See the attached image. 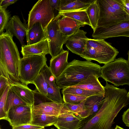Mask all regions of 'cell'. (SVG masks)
I'll return each mask as SVG.
<instances>
[{
  "mask_svg": "<svg viewBox=\"0 0 129 129\" xmlns=\"http://www.w3.org/2000/svg\"><path fill=\"white\" fill-rule=\"evenodd\" d=\"M104 102L97 113L83 123L79 129H112L114 120L123 108L129 104V92L106 81Z\"/></svg>",
  "mask_w": 129,
  "mask_h": 129,
  "instance_id": "obj_1",
  "label": "cell"
},
{
  "mask_svg": "<svg viewBox=\"0 0 129 129\" xmlns=\"http://www.w3.org/2000/svg\"><path fill=\"white\" fill-rule=\"evenodd\" d=\"M13 37L7 31L0 35V76L7 78L10 84L20 82L21 58Z\"/></svg>",
  "mask_w": 129,
  "mask_h": 129,
  "instance_id": "obj_2",
  "label": "cell"
},
{
  "mask_svg": "<svg viewBox=\"0 0 129 129\" xmlns=\"http://www.w3.org/2000/svg\"><path fill=\"white\" fill-rule=\"evenodd\" d=\"M101 67L90 61L74 59L68 62L61 75L55 79L60 89L76 85L93 76L101 77Z\"/></svg>",
  "mask_w": 129,
  "mask_h": 129,
  "instance_id": "obj_3",
  "label": "cell"
},
{
  "mask_svg": "<svg viewBox=\"0 0 129 129\" xmlns=\"http://www.w3.org/2000/svg\"><path fill=\"white\" fill-rule=\"evenodd\" d=\"M118 50L104 40L88 38L86 49L80 56L86 60L96 61L104 64L114 61Z\"/></svg>",
  "mask_w": 129,
  "mask_h": 129,
  "instance_id": "obj_4",
  "label": "cell"
},
{
  "mask_svg": "<svg viewBox=\"0 0 129 129\" xmlns=\"http://www.w3.org/2000/svg\"><path fill=\"white\" fill-rule=\"evenodd\" d=\"M101 77L106 81L118 87L129 85L128 60L120 57L101 67Z\"/></svg>",
  "mask_w": 129,
  "mask_h": 129,
  "instance_id": "obj_5",
  "label": "cell"
},
{
  "mask_svg": "<svg viewBox=\"0 0 129 129\" xmlns=\"http://www.w3.org/2000/svg\"><path fill=\"white\" fill-rule=\"evenodd\" d=\"M47 61L46 56L41 55L21 58L19 66L20 82L26 85L32 84Z\"/></svg>",
  "mask_w": 129,
  "mask_h": 129,
  "instance_id": "obj_6",
  "label": "cell"
},
{
  "mask_svg": "<svg viewBox=\"0 0 129 129\" xmlns=\"http://www.w3.org/2000/svg\"><path fill=\"white\" fill-rule=\"evenodd\" d=\"M53 9L49 0H39L33 6L28 14L27 30L35 24L39 23L45 31L49 24L54 17Z\"/></svg>",
  "mask_w": 129,
  "mask_h": 129,
  "instance_id": "obj_7",
  "label": "cell"
},
{
  "mask_svg": "<svg viewBox=\"0 0 129 129\" xmlns=\"http://www.w3.org/2000/svg\"><path fill=\"white\" fill-rule=\"evenodd\" d=\"M60 16L58 14L49 24L45 31L50 49L51 58L58 55L64 50L63 46L66 40L57 24Z\"/></svg>",
  "mask_w": 129,
  "mask_h": 129,
  "instance_id": "obj_8",
  "label": "cell"
},
{
  "mask_svg": "<svg viewBox=\"0 0 129 129\" xmlns=\"http://www.w3.org/2000/svg\"><path fill=\"white\" fill-rule=\"evenodd\" d=\"M100 14L98 27H106L129 21V15L116 11L112 8L106 0H98Z\"/></svg>",
  "mask_w": 129,
  "mask_h": 129,
  "instance_id": "obj_9",
  "label": "cell"
},
{
  "mask_svg": "<svg viewBox=\"0 0 129 129\" xmlns=\"http://www.w3.org/2000/svg\"><path fill=\"white\" fill-rule=\"evenodd\" d=\"M92 36L95 39H105L119 37H129V21L107 27H97Z\"/></svg>",
  "mask_w": 129,
  "mask_h": 129,
  "instance_id": "obj_10",
  "label": "cell"
},
{
  "mask_svg": "<svg viewBox=\"0 0 129 129\" xmlns=\"http://www.w3.org/2000/svg\"><path fill=\"white\" fill-rule=\"evenodd\" d=\"M32 107L19 105L11 108L7 113L8 121L12 127L30 124L32 118Z\"/></svg>",
  "mask_w": 129,
  "mask_h": 129,
  "instance_id": "obj_11",
  "label": "cell"
},
{
  "mask_svg": "<svg viewBox=\"0 0 129 129\" xmlns=\"http://www.w3.org/2000/svg\"><path fill=\"white\" fill-rule=\"evenodd\" d=\"M54 125L58 129H79L82 126L83 120L63 106Z\"/></svg>",
  "mask_w": 129,
  "mask_h": 129,
  "instance_id": "obj_12",
  "label": "cell"
},
{
  "mask_svg": "<svg viewBox=\"0 0 129 129\" xmlns=\"http://www.w3.org/2000/svg\"><path fill=\"white\" fill-rule=\"evenodd\" d=\"M86 33V31L79 29L67 39L65 43L66 47L73 53L80 56L86 48L88 38Z\"/></svg>",
  "mask_w": 129,
  "mask_h": 129,
  "instance_id": "obj_13",
  "label": "cell"
},
{
  "mask_svg": "<svg viewBox=\"0 0 129 129\" xmlns=\"http://www.w3.org/2000/svg\"><path fill=\"white\" fill-rule=\"evenodd\" d=\"M5 30L13 36H15L22 46L25 45L24 40L27 31V25L26 22H21L18 16L15 15L10 18Z\"/></svg>",
  "mask_w": 129,
  "mask_h": 129,
  "instance_id": "obj_14",
  "label": "cell"
},
{
  "mask_svg": "<svg viewBox=\"0 0 129 129\" xmlns=\"http://www.w3.org/2000/svg\"><path fill=\"white\" fill-rule=\"evenodd\" d=\"M61 17H62L60 18V16L58 18L57 24L60 31L65 39L66 41L69 36L76 32L80 27L86 25L85 24L71 18Z\"/></svg>",
  "mask_w": 129,
  "mask_h": 129,
  "instance_id": "obj_15",
  "label": "cell"
},
{
  "mask_svg": "<svg viewBox=\"0 0 129 129\" xmlns=\"http://www.w3.org/2000/svg\"><path fill=\"white\" fill-rule=\"evenodd\" d=\"M21 52L23 57L35 55L46 56L50 54L48 42L47 39L29 45L22 46Z\"/></svg>",
  "mask_w": 129,
  "mask_h": 129,
  "instance_id": "obj_16",
  "label": "cell"
},
{
  "mask_svg": "<svg viewBox=\"0 0 129 129\" xmlns=\"http://www.w3.org/2000/svg\"><path fill=\"white\" fill-rule=\"evenodd\" d=\"M69 52L63 50L58 55L50 60L49 68L55 79L62 73L67 65Z\"/></svg>",
  "mask_w": 129,
  "mask_h": 129,
  "instance_id": "obj_17",
  "label": "cell"
},
{
  "mask_svg": "<svg viewBox=\"0 0 129 129\" xmlns=\"http://www.w3.org/2000/svg\"><path fill=\"white\" fill-rule=\"evenodd\" d=\"M104 94H100L87 97L84 105L88 112V116L83 120V123L95 116L102 107L105 100Z\"/></svg>",
  "mask_w": 129,
  "mask_h": 129,
  "instance_id": "obj_18",
  "label": "cell"
},
{
  "mask_svg": "<svg viewBox=\"0 0 129 129\" xmlns=\"http://www.w3.org/2000/svg\"><path fill=\"white\" fill-rule=\"evenodd\" d=\"M63 103L55 102L42 103L32 107V112L36 114L58 117L63 106Z\"/></svg>",
  "mask_w": 129,
  "mask_h": 129,
  "instance_id": "obj_19",
  "label": "cell"
},
{
  "mask_svg": "<svg viewBox=\"0 0 129 129\" xmlns=\"http://www.w3.org/2000/svg\"><path fill=\"white\" fill-rule=\"evenodd\" d=\"M11 90L28 105H34V90H32L27 86L20 82L10 84Z\"/></svg>",
  "mask_w": 129,
  "mask_h": 129,
  "instance_id": "obj_20",
  "label": "cell"
},
{
  "mask_svg": "<svg viewBox=\"0 0 129 129\" xmlns=\"http://www.w3.org/2000/svg\"><path fill=\"white\" fill-rule=\"evenodd\" d=\"M52 74L46 63L32 83L35 86L37 91L46 96L48 80Z\"/></svg>",
  "mask_w": 129,
  "mask_h": 129,
  "instance_id": "obj_21",
  "label": "cell"
},
{
  "mask_svg": "<svg viewBox=\"0 0 129 129\" xmlns=\"http://www.w3.org/2000/svg\"><path fill=\"white\" fill-rule=\"evenodd\" d=\"M94 0H60L58 12L86 10Z\"/></svg>",
  "mask_w": 129,
  "mask_h": 129,
  "instance_id": "obj_22",
  "label": "cell"
},
{
  "mask_svg": "<svg viewBox=\"0 0 129 129\" xmlns=\"http://www.w3.org/2000/svg\"><path fill=\"white\" fill-rule=\"evenodd\" d=\"M96 76L88 78L76 85L72 87L78 88L100 94L105 93L104 86L101 84Z\"/></svg>",
  "mask_w": 129,
  "mask_h": 129,
  "instance_id": "obj_23",
  "label": "cell"
},
{
  "mask_svg": "<svg viewBox=\"0 0 129 129\" xmlns=\"http://www.w3.org/2000/svg\"><path fill=\"white\" fill-rule=\"evenodd\" d=\"M27 45L34 44L47 39L45 31L39 23L34 24L29 30L26 35Z\"/></svg>",
  "mask_w": 129,
  "mask_h": 129,
  "instance_id": "obj_24",
  "label": "cell"
},
{
  "mask_svg": "<svg viewBox=\"0 0 129 129\" xmlns=\"http://www.w3.org/2000/svg\"><path fill=\"white\" fill-rule=\"evenodd\" d=\"M56 116L32 113V118L30 124L37 126L45 127L54 125L57 121Z\"/></svg>",
  "mask_w": 129,
  "mask_h": 129,
  "instance_id": "obj_25",
  "label": "cell"
},
{
  "mask_svg": "<svg viewBox=\"0 0 129 129\" xmlns=\"http://www.w3.org/2000/svg\"><path fill=\"white\" fill-rule=\"evenodd\" d=\"M60 89L56 84L55 78L52 74L48 80L47 96L54 102L63 103L60 91Z\"/></svg>",
  "mask_w": 129,
  "mask_h": 129,
  "instance_id": "obj_26",
  "label": "cell"
},
{
  "mask_svg": "<svg viewBox=\"0 0 129 129\" xmlns=\"http://www.w3.org/2000/svg\"><path fill=\"white\" fill-rule=\"evenodd\" d=\"M86 12L89 19L91 27L94 31L98 27L99 19L100 9L98 0H94L86 9Z\"/></svg>",
  "mask_w": 129,
  "mask_h": 129,
  "instance_id": "obj_27",
  "label": "cell"
},
{
  "mask_svg": "<svg viewBox=\"0 0 129 129\" xmlns=\"http://www.w3.org/2000/svg\"><path fill=\"white\" fill-rule=\"evenodd\" d=\"M86 10L58 12V14L61 16L70 17L83 23L86 25L91 26Z\"/></svg>",
  "mask_w": 129,
  "mask_h": 129,
  "instance_id": "obj_28",
  "label": "cell"
},
{
  "mask_svg": "<svg viewBox=\"0 0 129 129\" xmlns=\"http://www.w3.org/2000/svg\"><path fill=\"white\" fill-rule=\"evenodd\" d=\"M19 105H28L22 100L10 88L6 97L5 111L7 113L11 108Z\"/></svg>",
  "mask_w": 129,
  "mask_h": 129,
  "instance_id": "obj_29",
  "label": "cell"
},
{
  "mask_svg": "<svg viewBox=\"0 0 129 129\" xmlns=\"http://www.w3.org/2000/svg\"><path fill=\"white\" fill-rule=\"evenodd\" d=\"M85 100L78 104H73L64 103V104L69 111L75 113L83 120L87 118L88 116V111L84 106Z\"/></svg>",
  "mask_w": 129,
  "mask_h": 129,
  "instance_id": "obj_30",
  "label": "cell"
},
{
  "mask_svg": "<svg viewBox=\"0 0 129 129\" xmlns=\"http://www.w3.org/2000/svg\"><path fill=\"white\" fill-rule=\"evenodd\" d=\"M61 91L62 94H70L87 97L100 94L72 86L63 88Z\"/></svg>",
  "mask_w": 129,
  "mask_h": 129,
  "instance_id": "obj_31",
  "label": "cell"
},
{
  "mask_svg": "<svg viewBox=\"0 0 129 129\" xmlns=\"http://www.w3.org/2000/svg\"><path fill=\"white\" fill-rule=\"evenodd\" d=\"M62 99L64 103L73 104H80L87 97L68 93H63Z\"/></svg>",
  "mask_w": 129,
  "mask_h": 129,
  "instance_id": "obj_32",
  "label": "cell"
},
{
  "mask_svg": "<svg viewBox=\"0 0 129 129\" xmlns=\"http://www.w3.org/2000/svg\"><path fill=\"white\" fill-rule=\"evenodd\" d=\"M10 88V85H8L0 96V120H8L7 115L5 111V105L7 93Z\"/></svg>",
  "mask_w": 129,
  "mask_h": 129,
  "instance_id": "obj_33",
  "label": "cell"
},
{
  "mask_svg": "<svg viewBox=\"0 0 129 129\" xmlns=\"http://www.w3.org/2000/svg\"><path fill=\"white\" fill-rule=\"evenodd\" d=\"M10 17L8 11L0 6V35L4 33Z\"/></svg>",
  "mask_w": 129,
  "mask_h": 129,
  "instance_id": "obj_34",
  "label": "cell"
},
{
  "mask_svg": "<svg viewBox=\"0 0 129 129\" xmlns=\"http://www.w3.org/2000/svg\"><path fill=\"white\" fill-rule=\"evenodd\" d=\"M34 101L33 106L42 103L54 102L47 96L37 91L36 89L34 90Z\"/></svg>",
  "mask_w": 129,
  "mask_h": 129,
  "instance_id": "obj_35",
  "label": "cell"
},
{
  "mask_svg": "<svg viewBox=\"0 0 129 129\" xmlns=\"http://www.w3.org/2000/svg\"><path fill=\"white\" fill-rule=\"evenodd\" d=\"M106 1L112 8L116 11L123 14L128 15L124 10L121 0H106Z\"/></svg>",
  "mask_w": 129,
  "mask_h": 129,
  "instance_id": "obj_36",
  "label": "cell"
},
{
  "mask_svg": "<svg viewBox=\"0 0 129 129\" xmlns=\"http://www.w3.org/2000/svg\"><path fill=\"white\" fill-rule=\"evenodd\" d=\"M10 84L9 80L7 78L2 76H0V96L7 86Z\"/></svg>",
  "mask_w": 129,
  "mask_h": 129,
  "instance_id": "obj_37",
  "label": "cell"
},
{
  "mask_svg": "<svg viewBox=\"0 0 129 129\" xmlns=\"http://www.w3.org/2000/svg\"><path fill=\"white\" fill-rule=\"evenodd\" d=\"M43 127L28 124L13 126L12 129H39Z\"/></svg>",
  "mask_w": 129,
  "mask_h": 129,
  "instance_id": "obj_38",
  "label": "cell"
},
{
  "mask_svg": "<svg viewBox=\"0 0 129 129\" xmlns=\"http://www.w3.org/2000/svg\"><path fill=\"white\" fill-rule=\"evenodd\" d=\"M122 120L126 126L129 127V108L124 112L122 115Z\"/></svg>",
  "mask_w": 129,
  "mask_h": 129,
  "instance_id": "obj_39",
  "label": "cell"
},
{
  "mask_svg": "<svg viewBox=\"0 0 129 129\" xmlns=\"http://www.w3.org/2000/svg\"><path fill=\"white\" fill-rule=\"evenodd\" d=\"M50 5L54 10L56 9L58 11H59L60 0H49Z\"/></svg>",
  "mask_w": 129,
  "mask_h": 129,
  "instance_id": "obj_40",
  "label": "cell"
},
{
  "mask_svg": "<svg viewBox=\"0 0 129 129\" xmlns=\"http://www.w3.org/2000/svg\"><path fill=\"white\" fill-rule=\"evenodd\" d=\"M17 0H2L0 7L6 9L7 7L9 6L16 3Z\"/></svg>",
  "mask_w": 129,
  "mask_h": 129,
  "instance_id": "obj_41",
  "label": "cell"
},
{
  "mask_svg": "<svg viewBox=\"0 0 129 129\" xmlns=\"http://www.w3.org/2000/svg\"><path fill=\"white\" fill-rule=\"evenodd\" d=\"M124 11L129 15V0H121Z\"/></svg>",
  "mask_w": 129,
  "mask_h": 129,
  "instance_id": "obj_42",
  "label": "cell"
},
{
  "mask_svg": "<svg viewBox=\"0 0 129 129\" xmlns=\"http://www.w3.org/2000/svg\"><path fill=\"white\" fill-rule=\"evenodd\" d=\"M114 129H124L118 125H116Z\"/></svg>",
  "mask_w": 129,
  "mask_h": 129,
  "instance_id": "obj_43",
  "label": "cell"
},
{
  "mask_svg": "<svg viewBox=\"0 0 129 129\" xmlns=\"http://www.w3.org/2000/svg\"><path fill=\"white\" fill-rule=\"evenodd\" d=\"M2 0H0V6Z\"/></svg>",
  "mask_w": 129,
  "mask_h": 129,
  "instance_id": "obj_44",
  "label": "cell"
},
{
  "mask_svg": "<svg viewBox=\"0 0 129 129\" xmlns=\"http://www.w3.org/2000/svg\"><path fill=\"white\" fill-rule=\"evenodd\" d=\"M39 129H45V128H44V127H43L42 128H40Z\"/></svg>",
  "mask_w": 129,
  "mask_h": 129,
  "instance_id": "obj_45",
  "label": "cell"
},
{
  "mask_svg": "<svg viewBox=\"0 0 129 129\" xmlns=\"http://www.w3.org/2000/svg\"><path fill=\"white\" fill-rule=\"evenodd\" d=\"M51 129H54V128H51Z\"/></svg>",
  "mask_w": 129,
  "mask_h": 129,
  "instance_id": "obj_46",
  "label": "cell"
},
{
  "mask_svg": "<svg viewBox=\"0 0 129 129\" xmlns=\"http://www.w3.org/2000/svg\"><path fill=\"white\" fill-rule=\"evenodd\" d=\"M0 129H1L0 127Z\"/></svg>",
  "mask_w": 129,
  "mask_h": 129,
  "instance_id": "obj_47",
  "label": "cell"
}]
</instances>
